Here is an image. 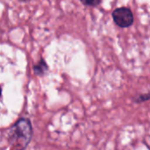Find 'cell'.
<instances>
[{
	"label": "cell",
	"instance_id": "cell-1",
	"mask_svg": "<svg viewBox=\"0 0 150 150\" xmlns=\"http://www.w3.org/2000/svg\"><path fill=\"white\" fill-rule=\"evenodd\" d=\"M31 135L32 127L28 120L21 119L12 127L11 136L13 137L14 142H17V145L20 144L19 148H25L28 144Z\"/></svg>",
	"mask_w": 150,
	"mask_h": 150
},
{
	"label": "cell",
	"instance_id": "cell-2",
	"mask_svg": "<svg viewBox=\"0 0 150 150\" xmlns=\"http://www.w3.org/2000/svg\"><path fill=\"white\" fill-rule=\"evenodd\" d=\"M114 22L120 27L130 26L134 22V15L130 9L127 7H120L112 12Z\"/></svg>",
	"mask_w": 150,
	"mask_h": 150
},
{
	"label": "cell",
	"instance_id": "cell-3",
	"mask_svg": "<svg viewBox=\"0 0 150 150\" xmlns=\"http://www.w3.org/2000/svg\"><path fill=\"white\" fill-rule=\"evenodd\" d=\"M47 69V67L46 62H45L43 60H41V61L40 62V63L34 67V71H35V73H36V74H38V75H41V74H43V73L46 71V69Z\"/></svg>",
	"mask_w": 150,
	"mask_h": 150
},
{
	"label": "cell",
	"instance_id": "cell-4",
	"mask_svg": "<svg viewBox=\"0 0 150 150\" xmlns=\"http://www.w3.org/2000/svg\"><path fill=\"white\" fill-rule=\"evenodd\" d=\"M82 3L85 5H90V6H96L101 3L102 0H81Z\"/></svg>",
	"mask_w": 150,
	"mask_h": 150
},
{
	"label": "cell",
	"instance_id": "cell-5",
	"mask_svg": "<svg viewBox=\"0 0 150 150\" xmlns=\"http://www.w3.org/2000/svg\"><path fill=\"white\" fill-rule=\"evenodd\" d=\"M20 1H22V2H27V1H30V0H20Z\"/></svg>",
	"mask_w": 150,
	"mask_h": 150
},
{
	"label": "cell",
	"instance_id": "cell-6",
	"mask_svg": "<svg viewBox=\"0 0 150 150\" xmlns=\"http://www.w3.org/2000/svg\"><path fill=\"white\" fill-rule=\"evenodd\" d=\"M1 93H2V91H1V88H0V97H1Z\"/></svg>",
	"mask_w": 150,
	"mask_h": 150
}]
</instances>
